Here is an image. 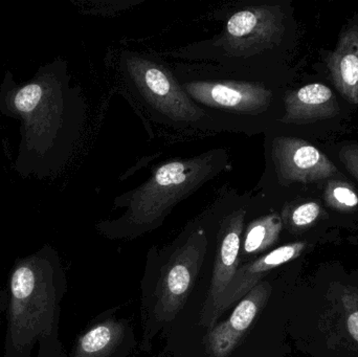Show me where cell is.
Here are the masks:
<instances>
[{
  "label": "cell",
  "mask_w": 358,
  "mask_h": 357,
  "mask_svg": "<svg viewBox=\"0 0 358 357\" xmlns=\"http://www.w3.org/2000/svg\"><path fill=\"white\" fill-rule=\"evenodd\" d=\"M321 207L317 203H303L292 212V224L296 226H308L319 217Z\"/></svg>",
  "instance_id": "obj_17"
},
{
  "label": "cell",
  "mask_w": 358,
  "mask_h": 357,
  "mask_svg": "<svg viewBox=\"0 0 358 357\" xmlns=\"http://www.w3.org/2000/svg\"><path fill=\"white\" fill-rule=\"evenodd\" d=\"M66 279L58 254L43 247L18 258L10 275L3 357H65L59 341Z\"/></svg>",
  "instance_id": "obj_1"
},
{
  "label": "cell",
  "mask_w": 358,
  "mask_h": 357,
  "mask_svg": "<svg viewBox=\"0 0 358 357\" xmlns=\"http://www.w3.org/2000/svg\"><path fill=\"white\" fill-rule=\"evenodd\" d=\"M42 98V88L38 84H29L19 90L15 96V106L21 112H31L39 104Z\"/></svg>",
  "instance_id": "obj_16"
},
{
  "label": "cell",
  "mask_w": 358,
  "mask_h": 357,
  "mask_svg": "<svg viewBox=\"0 0 358 357\" xmlns=\"http://www.w3.org/2000/svg\"><path fill=\"white\" fill-rule=\"evenodd\" d=\"M267 170L277 184L287 188L294 184H309L338 173L336 165L310 143L285 134L266 138Z\"/></svg>",
  "instance_id": "obj_8"
},
{
  "label": "cell",
  "mask_w": 358,
  "mask_h": 357,
  "mask_svg": "<svg viewBox=\"0 0 358 357\" xmlns=\"http://www.w3.org/2000/svg\"><path fill=\"white\" fill-rule=\"evenodd\" d=\"M325 197L332 205L342 207H355L358 205V196L355 191L347 184L340 182H330Z\"/></svg>",
  "instance_id": "obj_15"
},
{
  "label": "cell",
  "mask_w": 358,
  "mask_h": 357,
  "mask_svg": "<svg viewBox=\"0 0 358 357\" xmlns=\"http://www.w3.org/2000/svg\"><path fill=\"white\" fill-rule=\"evenodd\" d=\"M124 337V327L115 321L94 325L76 344L71 357H108Z\"/></svg>",
  "instance_id": "obj_13"
},
{
  "label": "cell",
  "mask_w": 358,
  "mask_h": 357,
  "mask_svg": "<svg viewBox=\"0 0 358 357\" xmlns=\"http://www.w3.org/2000/svg\"><path fill=\"white\" fill-rule=\"evenodd\" d=\"M208 245L206 228L198 226L174 252L162 272L155 293V314L162 322H171L182 309L203 263Z\"/></svg>",
  "instance_id": "obj_7"
},
{
  "label": "cell",
  "mask_w": 358,
  "mask_h": 357,
  "mask_svg": "<svg viewBox=\"0 0 358 357\" xmlns=\"http://www.w3.org/2000/svg\"><path fill=\"white\" fill-rule=\"evenodd\" d=\"M296 249H298V245H285L271 252L252 263L245 264L242 268H238L229 286L221 296L216 314H215V322L217 323L219 316L227 308L231 307L236 302L243 299L254 287H256L257 283L265 272L292 260L296 256Z\"/></svg>",
  "instance_id": "obj_11"
},
{
  "label": "cell",
  "mask_w": 358,
  "mask_h": 357,
  "mask_svg": "<svg viewBox=\"0 0 358 357\" xmlns=\"http://www.w3.org/2000/svg\"><path fill=\"white\" fill-rule=\"evenodd\" d=\"M327 67L336 87L348 102L358 104V27L341 35L336 50L327 57Z\"/></svg>",
  "instance_id": "obj_12"
},
{
  "label": "cell",
  "mask_w": 358,
  "mask_h": 357,
  "mask_svg": "<svg viewBox=\"0 0 358 357\" xmlns=\"http://www.w3.org/2000/svg\"><path fill=\"white\" fill-rule=\"evenodd\" d=\"M338 155L346 169L358 180V146L343 147Z\"/></svg>",
  "instance_id": "obj_18"
},
{
  "label": "cell",
  "mask_w": 358,
  "mask_h": 357,
  "mask_svg": "<svg viewBox=\"0 0 358 357\" xmlns=\"http://www.w3.org/2000/svg\"><path fill=\"white\" fill-rule=\"evenodd\" d=\"M231 167L224 149L166 161L144 184L115 198V207L125 212L117 220L103 224V228L113 236H131L157 228L179 203Z\"/></svg>",
  "instance_id": "obj_4"
},
{
  "label": "cell",
  "mask_w": 358,
  "mask_h": 357,
  "mask_svg": "<svg viewBox=\"0 0 358 357\" xmlns=\"http://www.w3.org/2000/svg\"><path fill=\"white\" fill-rule=\"evenodd\" d=\"M287 29V8L283 4L245 2L229 8L218 34L170 54L176 60L208 63L268 81L266 62L281 48Z\"/></svg>",
  "instance_id": "obj_2"
},
{
  "label": "cell",
  "mask_w": 358,
  "mask_h": 357,
  "mask_svg": "<svg viewBox=\"0 0 358 357\" xmlns=\"http://www.w3.org/2000/svg\"><path fill=\"white\" fill-rule=\"evenodd\" d=\"M252 195L229 192L227 210L222 213L217 231V251L210 291L204 302L200 324L208 329L216 326L215 314L221 296L238 270L242 235L245 230Z\"/></svg>",
  "instance_id": "obj_6"
},
{
  "label": "cell",
  "mask_w": 358,
  "mask_h": 357,
  "mask_svg": "<svg viewBox=\"0 0 358 357\" xmlns=\"http://www.w3.org/2000/svg\"><path fill=\"white\" fill-rule=\"evenodd\" d=\"M282 125H305L340 113L336 94L321 83L307 84L284 94Z\"/></svg>",
  "instance_id": "obj_9"
},
{
  "label": "cell",
  "mask_w": 358,
  "mask_h": 357,
  "mask_svg": "<svg viewBox=\"0 0 358 357\" xmlns=\"http://www.w3.org/2000/svg\"><path fill=\"white\" fill-rule=\"evenodd\" d=\"M119 69L131 100L155 123L187 133L219 132L204 111L185 94L171 66L163 59L122 50Z\"/></svg>",
  "instance_id": "obj_5"
},
{
  "label": "cell",
  "mask_w": 358,
  "mask_h": 357,
  "mask_svg": "<svg viewBox=\"0 0 358 357\" xmlns=\"http://www.w3.org/2000/svg\"><path fill=\"white\" fill-rule=\"evenodd\" d=\"M264 299L263 285L254 287L243 299L240 300L233 314L225 322L208 330L210 333L204 339V343L210 357H227L233 352L262 307Z\"/></svg>",
  "instance_id": "obj_10"
},
{
  "label": "cell",
  "mask_w": 358,
  "mask_h": 357,
  "mask_svg": "<svg viewBox=\"0 0 358 357\" xmlns=\"http://www.w3.org/2000/svg\"><path fill=\"white\" fill-rule=\"evenodd\" d=\"M348 329L351 335L358 342V312L351 314L348 320Z\"/></svg>",
  "instance_id": "obj_19"
},
{
  "label": "cell",
  "mask_w": 358,
  "mask_h": 357,
  "mask_svg": "<svg viewBox=\"0 0 358 357\" xmlns=\"http://www.w3.org/2000/svg\"><path fill=\"white\" fill-rule=\"evenodd\" d=\"M172 71L185 94L204 111L219 132L250 136L265 130L275 106L269 81L225 71L214 64L180 62Z\"/></svg>",
  "instance_id": "obj_3"
},
{
  "label": "cell",
  "mask_w": 358,
  "mask_h": 357,
  "mask_svg": "<svg viewBox=\"0 0 358 357\" xmlns=\"http://www.w3.org/2000/svg\"><path fill=\"white\" fill-rule=\"evenodd\" d=\"M280 228L281 221L277 214L261 216L248 222L244 230L242 245L244 255H257L267 249L277 238Z\"/></svg>",
  "instance_id": "obj_14"
}]
</instances>
